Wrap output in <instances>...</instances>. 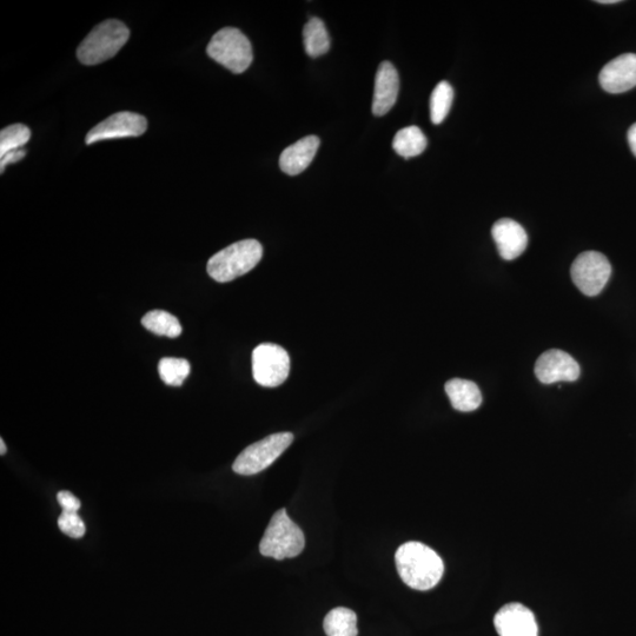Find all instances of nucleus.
<instances>
[{"label":"nucleus","instance_id":"4","mask_svg":"<svg viewBox=\"0 0 636 636\" xmlns=\"http://www.w3.org/2000/svg\"><path fill=\"white\" fill-rule=\"evenodd\" d=\"M130 31L122 22L110 19L98 24L77 49L79 62L84 65L101 64L115 57L129 41Z\"/></svg>","mask_w":636,"mask_h":636},{"label":"nucleus","instance_id":"20","mask_svg":"<svg viewBox=\"0 0 636 636\" xmlns=\"http://www.w3.org/2000/svg\"><path fill=\"white\" fill-rule=\"evenodd\" d=\"M143 327L159 336L175 339L182 334L178 318L164 310H152L142 318Z\"/></svg>","mask_w":636,"mask_h":636},{"label":"nucleus","instance_id":"21","mask_svg":"<svg viewBox=\"0 0 636 636\" xmlns=\"http://www.w3.org/2000/svg\"><path fill=\"white\" fill-rule=\"evenodd\" d=\"M454 90L448 82H441L436 85L432 97H430V118L435 125L445 121L452 108Z\"/></svg>","mask_w":636,"mask_h":636},{"label":"nucleus","instance_id":"19","mask_svg":"<svg viewBox=\"0 0 636 636\" xmlns=\"http://www.w3.org/2000/svg\"><path fill=\"white\" fill-rule=\"evenodd\" d=\"M427 137L420 128L407 127L397 132L393 148L397 155L404 158H412L422 154L427 148Z\"/></svg>","mask_w":636,"mask_h":636},{"label":"nucleus","instance_id":"29","mask_svg":"<svg viewBox=\"0 0 636 636\" xmlns=\"http://www.w3.org/2000/svg\"><path fill=\"white\" fill-rule=\"evenodd\" d=\"M0 446H2V449H0V454L5 455L6 453V446H5V442L3 439H0Z\"/></svg>","mask_w":636,"mask_h":636},{"label":"nucleus","instance_id":"9","mask_svg":"<svg viewBox=\"0 0 636 636\" xmlns=\"http://www.w3.org/2000/svg\"><path fill=\"white\" fill-rule=\"evenodd\" d=\"M147 130L148 121L144 116L129 111L117 112L91 129L85 143L90 145L108 139L139 137Z\"/></svg>","mask_w":636,"mask_h":636},{"label":"nucleus","instance_id":"1","mask_svg":"<svg viewBox=\"0 0 636 636\" xmlns=\"http://www.w3.org/2000/svg\"><path fill=\"white\" fill-rule=\"evenodd\" d=\"M395 562L402 581L415 591H430L445 573L440 555L421 542L404 543L397 549Z\"/></svg>","mask_w":636,"mask_h":636},{"label":"nucleus","instance_id":"27","mask_svg":"<svg viewBox=\"0 0 636 636\" xmlns=\"http://www.w3.org/2000/svg\"><path fill=\"white\" fill-rule=\"evenodd\" d=\"M628 143L634 156L636 157V123L628 130Z\"/></svg>","mask_w":636,"mask_h":636},{"label":"nucleus","instance_id":"8","mask_svg":"<svg viewBox=\"0 0 636 636\" xmlns=\"http://www.w3.org/2000/svg\"><path fill=\"white\" fill-rule=\"evenodd\" d=\"M572 280L581 293L596 296L606 287L612 275V265L608 258L598 251L582 253L572 264Z\"/></svg>","mask_w":636,"mask_h":636},{"label":"nucleus","instance_id":"6","mask_svg":"<svg viewBox=\"0 0 636 636\" xmlns=\"http://www.w3.org/2000/svg\"><path fill=\"white\" fill-rule=\"evenodd\" d=\"M294 435L291 433H277L245 448L234 462L236 474L250 476L267 469L291 446Z\"/></svg>","mask_w":636,"mask_h":636},{"label":"nucleus","instance_id":"22","mask_svg":"<svg viewBox=\"0 0 636 636\" xmlns=\"http://www.w3.org/2000/svg\"><path fill=\"white\" fill-rule=\"evenodd\" d=\"M190 363L184 359L165 357L158 364L159 376L168 386L180 387L190 374Z\"/></svg>","mask_w":636,"mask_h":636},{"label":"nucleus","instance_id":"10","mask_svg":"<svg viewBox=\"0 0 636 636\" xmlns=\"http://www.w3.org/2000/svg\"><path fill=\"white\" fill-rule=\"evenodd\" d=\"M580 373L579 363L559 349L546 351L535 363V375L543 384L574 382L579 379Z\"/></svg>","mask_w":636,"mask_h":636},{"label":"nucleus","instance_id":"3","mask_svg":"<svg viewBox=\"0 0 636 636\" xmlns=\"http://www.w3.org/2000/svg\"><path fill=\"white\" fill-rule=\"evenodd\" d=\"M306 538L302 529L289 518L286 509L278 510L271 518L260 542V552L265 558L293 559L303 552Z\"/></svg>","mask_w":636,"mask_h":636},{"label":"nucleus","instance_id":"14","mask_svg":"<svg viewBox=\"0 0 636 636\" xmlns=\"http://www.w3.org/2000/svg\"><path fill=\"white\" fill-rule=\"evenodd\" d=\"M400 77L395 66L383 62L377 70L373 101V114L377 117L387 115L393 109L399 96Z\"/></svg>","mask_w":636,"mask_h":636},{"label":"nucleus","instance_id":"5","mask_svg":"<svg viewBox=\"0 0 636 636\" xmlns=\"http://www.w3.org/2000/svg\"><path fill=\"white\" fill-rule=\"evenodd\" d=\"M207 52L210 58L233 74H243L253 63V46L238 29L224 28L211 38Z\"/></svg>","mask_w":636,"mask_h":636},{"label":"nucleus","instance_id":"18","mask_svg":"<svg viewBox=\"0 0 636 636\" xmlns=\"http://www.w3.org/2000/svg\"><path fill=\"white\" fill-rule=\"evenodd\" d=\"M328 636H357V615L349 608L337 607L330 611L323 622Z\"/></svg>","mask_w":636,"mask_h":636},{"label":"nucleus","instance_id":"17","mask_svg":"<svg viewBox=\"0 0 636 636\" xmlns=\"http://www.w3.org/2000/svg\"><path fill=\"white\" fill-rule=\"evenodd\" d=\"M304 48L311 58L326 55L330 49V37L320 18H311L303 30Z\"/></svg>","mask_w":636,"mask_h":636},{"label":"nucleus","instance_id":"24","mask_svg":"<svg viewBox=\"0 0 636 636\" xmlns=\"http://www.w3.org/2000/svg\"><path fill=\"white\" fill-rule=\"evenodd\" d=\"M58 527L72 539H81L86 532L84 521L75 512H63L59 516Z\"/></svg>","mask_w":636,"mask_h":636},{"label":"nucleus","instance_id":"2","mask_svg":"<svg viewBox=\"0 0 636 636\" xmlns=\"http://www.w3.org/2000/svg\"><path fill=\"white\" fill-rule=\"evenodd\" d=\"M262 256L263 247L260 242H236L210 258L208 274L216 282H231L253 270L261 262Z\"/></svg>","mask_w":636,"mask_h":636},{"label":"nucleus","instance_id":"7","mask_svg":"<svg viewBox=\"0 0 636 636\" xmlns=\"http://www.w3.org/2000/svg\"><path fill=\"white\" fill-rule=\"evenodd\" d=\"M290 373L287 350L277 344H260L253 353V374L262 387L275 388L286 382Z\"/></svg>","mask_w":636,"mask_h":636},{"label":"nucleus","instance_id":"25","mask_svg":"<svg viewBox=\"0 0 636 636\" xmlns=\"http://www.w3.org/2000/svg\"><path fill=\"white\" fill-rule=\"evenodd\" d=\"M57 500L63 512L78 513L82 506L81 501H79L74 494L66 492V490H62V492L57 494Z\"/></svg>","mask_w":636,"mask_h":636},{"label":"nucleus","instance_id":"12","mask_svg":"<svg viewBox=\"0 0 636 636\" xmlns=\"http://www.w3.org/2000/svg\"><path fill=\"white\" fill-rule=\"evenodd\" d=\"M601 88L608 94H622L636 86V55L625 53L604 66L599 75Z\"/></svg>","mask_w":636,"mask_h":636},{"label":"nucleus","instance_id":"23","mask_svg":"<svg viewBox=\"0 0 636 636\" xmlns=\"http://www.w3.org/2000/svg\"><path fill=\"white\" fill-rule=\"evenodd\" d=\"M31 131L26 125L13 124L0 131V157L19 150L30 141Z\"/></svg>","mask_w":636,"mask_h":636},{"label":"nucleus","instance_id":"28","mask_svg":"<svg viewBox=\"0 0 636 636\" xmlns=\"http://www.w3.org/2000/svg\"><path fill=\"white\" fill-rule=\"evenodd\" d=\"M600 4H616L619 3V0H600V2H598Z\"/></svg>","mask_w":636,"mask_h":636},{"label":"nucleus","instance_id":"26","mask_svg":"<svg viewBox=\"0 0 636 636\" xmlns=\"http://www.w3.org/2000/svg\"><path fill=\"white\" fill-rule=\"evenodd\" d=\"M25 155H26V151L23 149H19V150L8 152V154L0 157V170H2V174L6 168V165L22 161Z\"/></svg>","mask_w":636,"mask_h":636},{"label":"nucleus","instance_id":"15","mask_svg":"<svg viewBox=\"0 0 636 636\" xmlns=\"http://www.w3.org/2000/svg\"><path fill=\"white\" fill-rule=\"evenodd\" d=\"M318 147L320 138L317 136H307L290 145L280 157L281 170L289 176L302 174L313 162Z\"/></svg>","mask_w":636,"mask_h":636},{"label":"nucleus","instance_id":"13","mask_svg":"<svg viewBox=\"0 0 636 636\" xmlns=\"http://www.w3.org/2000/svg\"><path fill=\"white\" fill-rule=\"evenodd\" d=\"M492 235L499 254L506 261H513L527 249L528 236L526 230L518 222L510 218H502L493 225Z\"/></svg>","mask_w":636,"mask_h":636},{"label":"nucleus","instance_id":"16","mask_svg":"<svg viewBox=\"0 0 636 636\" xmlns=\"http://www.w3.org/2000/svg\"><path fill=\"white\" fill-rule=\"evenodd\" d=\"M446 393L453 408L462 413L474 412L482 404L480 388L472 381L450 380L446 383Z\"/></svg>","mask_w":636,"mask_h":636},{"label":"nucleus","instance_id":"11","mask_svg":"<svg viewBox=\"0 0 636 636\" xmlns=\"http://www.w3.org/2000/svg\"><path fill=\"white\" fill-rule=\"evenodd\" d=\"M499 636H539V626L529 608L514 602L503 606L494 618Z\"/></svg>","mask_w":636,"mask_h":636}]
</instances>
